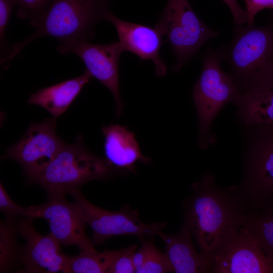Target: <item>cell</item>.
I'll use <instances>...</instances> for the list:
<instances>
[{
  "label": "cell",
  "mask_w": 273,
  "mask_h": 273,
  "mask_svg": "<svg viewBox=\"0 0 273 273\" xmlns=\"http://www.w3.org/2000/svg\"><path fill=\"white\" fill-rule=\"evenodd\" d=\"M183 202L184 221L189 224L202 253L214 252L241 226L247 213L236 186H218L214 176L204 174L192 186Z\"/></svg>",
  "instance_id": "1"
},
{
  "label": "cell",
  "mask_w": 273,
  "mask_h": 273,
  "mask_svg": "<svg viewBox=\"0 0 273 273\" xmlns=\"http://www.w3.org/2000/svg\"><path fill=\"white\" fill-rule=\"evenodd\" d=\"M113 0H50L46 12L35 30L22 41L10 47L2 64L12 60L28 44L43 36L60 42L71 39L89 40L95 27L106 20Z\"/></svg>",
  "instance_id": "2"
},
{
  "label": "cell",
  "mask_w": 273,
  "mask_h": 273,
  "mask_svg": "<svg viewBox=\"0 0 273 273\" xmlns=\"http://www.w3.org/2000/svg\"><path fill=\"white\" fill-rule=\"evenodd\" d=\"M110 172L106 161L89 152L82 137L65 144L55 157L30 180L40 185L48 198L64 197L89 181L106 177Z\"/></svg>",
  "instance_id": "3"
},
{
  "label": "cell",
  "mask_w": 273,
  "mask_h": 273,
  "mask_svg": "<svg viewBox=\"0 0 273 273\" xmlns=\"http://www.w3.org/2000/svg\"><path fill=\"white\" fill-rule=\"evenodd\" d=\"M223 61L220 49L208 47L203 58V67L192 96L197 114L198 144L206 149L216 139L211 130L212 122L228 103H235L240 89L233 77L221 68Z\"/></svg>",
  "instance_id": "4"
},
{
  "label": "cell",
  "mask_w": 273,
  "mask_h": 273,
  "mask_svg": "<svg viewBox=\"0 0 273 273\" xmlns=\"http://www.w3.org/2000/svg\"><path fill=\"white\" fill-rule=\"evenodd\" d=\"M248 127L244 176L236 186L247 213L264 209L273 199V124Z\"/></svg>",
  "instance_id": "5"
},
{
  "label": "cell",
  "mask_w": 273,
  "mask_h": 273,
  "mask_svg": "<svg viewBox=\"0 0 273 273\" xmlns=\"http://www.w3.org/2000/svg\"><path fill=\"white\" fill-rule=\"evenodd\" d=\"M155 27L166 36L176 58L174 68L177 71L219 35L200 20L189 0H168Z\"/></svg>",
  "instance_id": "6"
},
{
  "label": "cell",
  "mask_w": 273,
  "mask_h": 273,
  "mask_svg": "<svg viewBox=\"0 0 273 273\" xmlns=\"http://www.w3.org/2000/svg\"><path fill=\"white\" fill-rule=\"evenodd\" d=\"M245 24L236 25L230 43L220 48L238 85L273 59V24Z\"/></svg>",
  "instance_id": "7"
},
{
  "label": "cell",
  "mask_w": 273,
  "mask_h": 273,
  "mask_svg": "<svg viewBox=\"0 0 273 273\" xmlns=\"http://www.w3.org/2000/svg\"><path fill=\"white\" fill-rule=\"evenodd\" d=\"M83 214L87 224L93 231L92 241L96 245L117 236L132 235L139 239L158 235L166 225L165 222L148 223L141 221L136 210L124 206L118 211L99 208L83 196L79 189L69 193Z\"/></svg>",
  "instance_id": "8"
},
{
  "label": "cell",
  "mask_w": 273,
  "mask_h": 273,
  "mask_svg": "<svg viewBox=\"0 0 273 273\" xmlns=\"http://www.w3.org/2000/svg\"><path fill=\"white\" fill-rule=\"evenodd\" d=\"M57 51L63 55L73 54L80 58L92 76L111 92L115 101L116 114L120 116L123 104L119 87V64L123 50L120 43L99 44L87 40L71 39L59 42Z\"/></svg>",
  "instance_id": "9"
},
{
  "label": "cell",
  "mask_w": 273,
  "mask_h": 273,
  "mask_svg": "<svg viewBox=\"0 0 273 273\" xmlns=\"http://www.w3.org/2000/svg\"><path fill=\"white\" fill-rule=\"evenodd\" d=\"M212 260L213 273H273V261L243 225L214 252Z\"/></svg>",
  "instance_id": "10"
},
{
  "label": "cell",
  "mask_w": 273,
  "mask_h": 273,
  "mask_svg": "<svg viewBox=\"0 0 273 273\" xmlns=\"http://www.w3.org/2000/svg\"><path fill=\"white\" fill-rule=\"evenodd\" d=\"M56 118L32 124L4 157L17 162L29 179L50 162L65 145L56 132Z\"/></svg>",
  "instance_id": "11"
},
{
  "label": "cell",
  "mask_w": 273,
  "mask_h": 273,
  "mask_svg": "<svg viewBox=\"0 0 273 273\" xmlns=\"http://www.w3.org/2000/svg\"><path fill=\"white\" fill-rule=\"evenodd\" d=\"M24 217L46 219L51 233L62 244L76 246L80 251L95 249L93 241L85 234L87 223L80 208L64 197L48 198L42 204L26 207Z\"/></svg>",
  "instance_id": "12"
},
{
  "label": "cell",
  "mask_w": 273,
  "mask_h": 273,
  "mask_svg": "<svg viewBox=\"0 0 273 273\" xmlns=\"http://www.w3.org/2000/svg\"><path fill=\"white\" fill-rule=\"evenodd\" d=\"M235 102L239 120L247 127L273 124V59L238 84Z\"/></svg>",
  "instance_id": "13"
},
{
  "label": "cell",
  "mask_w": 273,
  "mask_h": 273,
  "mask_svg": "<svg viewBox=\"0 0 273 273\" xmlns=\"http://www.w3.org/2000/svg\"><path fill=\"white\" fill-rule=\"evenodd\" d=\"M24 218L16 223L18 234L26 241L20 256L24 265L23 272L69 273L70 256L62 252L60 242L51 233L39 234L33 225L34 218Z\"/></svg>",
  "instance_id": "14"
},
{
  "label": "cell",
  "mask_w": 273,
  "mask_h": 273,
  "mask_svg": "<svg viewBox=\"0 0 273 273\" xmlns=\"http://www.w3.org/2000/svg\"><path fill=\"white\" fill-rule=\"evenodd\" d=\"M106 20L115 28L123 51L132 53L142 60L152 61L158 76L166 74L167 66L160 56L163 36L156 27L122 20L111 11Z\"/></svg>",
  "instance_id": "15"
},
{
  "label": "cell",
  "mask_w": 273,
  "mask_h": 273,
  "mask_svg": "<svg viewBox=\"0 0 273 273\" xmlns=\"http://www.w3.org/2000/svg\"><path fill=\"white\" fill-rule=\"evenodd\" d=\"M165 245V253L176 273L212 272V258L198 252L192 241L189 224L184 221L179 232L174 235L159 233Z\"/></svg>",
  "instance_id": "16"
},
{
  "label": "cell",
  "mask_w": 273,
  "mask_h": 273,
  "mask_svg": "<svg viewBox=\"0 0 273 273\" xmlns=\"http://www.w3.org/2000/svg\"><path fill=\"white\" fill-rule=\"evenodd\" d=\"M106 161L117 169L134 171L137 162L148 163L150 159L143 155L134 133L125 126L111 124L103 126Z\"/></svg>",
  "instance_id": "17"
},
{
  "label": "cell",
  "mask_w": 273,
  "mask_h": 273,
  "mask_svg": "<svg viewBox=\"0 0 273 273\" xmlns=\"http://www.w3.org/2000/svg\"><path fill=\"white\" fill-rule=\"evenodd\" d=\"M91 77L86 70L77 77L38 90L30 96L28 103L42 107L56 119L66 111Z\"/></svg>",
  "instance_id": "18"
},
{
  "label": "cell",
  "mask_w": 273,
  "mask_h": 273,
  "mask_svg": "<svg viewBox=\"0 0 273 273\" xmlns=\"http://www.w3.org/2000/svg\"><path fill=\"white\" fill-rule=\"evenodd\" d=\"M150 240L140 239L141 246L133 257L136 273H163L174 272L166 253L160 251Z\"/></svg>",
  "instance_id": "19"
},
{
  "label": "cell",
  "mask_w": 273,
  "mask_h": 273,
  "mask_svg": "<svg viewBox=\"0 0 273 273\" xmlns=\"http://www.w3.org/2000/svg\"><path fill=\"white\" fill-rule=\"evenodd\" d=\"M243 225L250 231L273 261V208L267 207L247 213Z\"/></svg>",
  "instance_id": "20"
},
{
  "label": "cell",
  "mask_w": 273,
  "mask_h": 273,
  "mask_svg": "<svg viewBox=\"0 0 273 273\" xmlns=\"http://www.w3.org/2000/svg\"><path fill=\"white\" fill-rule=\"evenodd\" d=\"M116 250L99 252L95 249L80 251L76 256L69 257V273H109Z\"/></svg>",
  "instance_id": "21"
},
{
  "label": "cell",
  "mask_w": 273,
  "mask_h": 273,
  "mask_svg": "<svg viewBox=\"0 0 273 273\" xmlns=\"http://www.w3.org/2000/svg\"><path fill=\"white\" fill-rule=\"evenodd\" d=\"M17 233L14 220H7L1 223V272L10 268L18 256Z\"/></svg>",
  "instance_id": "22"
},
{
  "label": "cell",
  "mask_w": 273,
  "mask_h": 273,
  "mask_svg": "<svg viewBox=\"0 0 273 273\" xmlns=\"http://www.w3.org/2000/svg\"><path fill=\"white\" fill-rule=\"evenodd\" d=\"M18 8L16 14L21 19L27 20L36 28L48 8L50 0H15Z\"/></svg>",
  "instance_id": "23"
},
{
  "label": "cell",
  "mask_w": 273,
  "mask_h": 273,
  "mask_svg": "<svg viewBox=\"0 0 273 273\" xmlns=\"http://www.w3.org/2000/svg\"><path fill=\"white\" fill-rule=\"evenodd\" d=\"M137 248L138 245L133 244L126 248L116 250L109 273L135 272L133 257Z\"/></svg>",
  "instance_id": "24"
},
{
  "label": "cell",
  "mask_w": 273,
  "mask_h": 273,
  "mask_svg": "<svg viewBox=\"0 0 273 273\" xmlns=\"http://www.w3.org/2000/svg\"><path fill=\"white\" fill-rule=\"evenodd\" d=\"M17 6L15 0H0V43L1 59L7 53L6 31L14 8Z\"/></svg>",
  "instance_id": "25"
},
{
  "label": "cell",
  "mask_w": 273,
  "mask_h": 273,
  "mask_svg": "<svg viewBox=\"0 0 273 273\" xmlns=\"http://www.w3.org/2000/svg\"><path fill=\"white\" fill-rule=\"evenodd\" d=\"M0 210L8 220H14L18 216L25 217L26 207L17 205L10 198L3 185H0Z\"/></svg>",
  "instance_id": "26"
},
{
  "label": "cell",
  "mask_w": 273,
  "mask_h": 273,
  "mask_svg": "<svg viewBox=\"0 0 273 273\" xmlns=\"http://www.w3.org/2000/svg\"><path fill=\"white\" fill-rule=\"evenodd\" d=\"M248 16V24H254L256 14L265 8H271L273 0H245Z\"/></svg>",
  "instance_id": "27"
},
{
  "label": "cell",
  "mask_w": 273,
  "mask_h": 273,
  "mask_svg": "<svg viewBox=\"0 0 273 273\" xmlns=\"http://www.w3.org/2000/svg\"><path fill=\"white\" fill-rule=\"evenodd\" d=\"M229 7L236 25H240L247 23L248 16L246 10H243L237 0H221Z\"/></svg>",
  "instance_id": "28"
},
{
  "label": "cell",
  "mask_w": 273,
  "mask_h": 273,
  "mask_svg": "<svg viewBox=\"0 0 273 273\" xmlns=\"http://www.w3.org/2000/svg\"><path fill=\"white\" fill-rule=\"evenodd\" d=\"M271 12L269 15V19L270 20V22L269 23H271L272 24H273V6L271 8Z\"/></svg>",
  "instance_id": "29"
},
{
  "label": "cell",
  "mask_w": 273,
  "mask_h": 273,
  "mask_svg": "<svg viewBox=\"0 0 273 273\" xmlns=\"http://www.w3.org/2000/svg\"><path fill=\"white\" fill-rule=\"evenodd\" d=\"M268 207L273 208V199L268 206Z\"/></svg>",
  "instance_id": "30"
}]
</instances>
